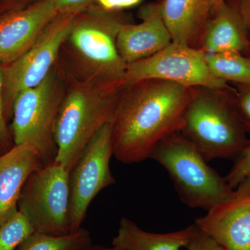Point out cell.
Segmentation results:
<instances>
[{"instance_id":"obj_9","label":"cell","mask_w":250,"mask_h":250,"mask_svg":"<svg viewBox=\"0 0 250 250\" xmlns=\"http://www.w3.org/2000/svg\"><path fill=\"white\" fill-rule=\"evenodd\" d=\"M75 20L74 14L57 15L25 53L4 66L6 121L12 117L13 105L18 94L40 84L52 72L59 49L67 40Z\"/></svg>"},{"instance_id":"obj_15","label":"cell","mask_w":250,"mask_h":250,"mask_svg":"<svg viewBox=\"0 0 250 250\" xmlns=\"http://www.w3.org/2000/svg\"><path fill=\"white\" fill-rule=\"evenodd\" d=\"M160 9L172 42L200 48L213 12L212 0H164Z\"/></svg>"},{"instance_id":"obj_1","label":"cell","mask_w":250,"mask_h":250,"mask_svg":"<svg viewBox=\"0 0 250 250\" xmlns=\"http://www.w3.org/2000/svg\"><path fill=\"white\" fill-rule=\"evenodd\" d=\"M192 88L160 80L123 88L113 118V156L133 164L149 159L163 140L180 131Z\"/></svg>"},{"instance_id":"obj_8","label":"cell","mask_w":250,"mask_h":250,"mask_svg":"<svg viewBox=\"0 0 250 250\" xmlns=\"http://www.w3.org/2000/svg\"><path fill=\"white\" fill-rule=\"evenodd\" d=\"M112 128L113 120L102 126L85 146L70 172V232L82 228L95 197L116 183L110 168L113 156Z\"/></svg>"},{"instance_id":"obj_16","label":"cell","mask_w":250,"mask_h":250,"mask_svg":"<svg viewBox=\"0 0 250 250\" xmlns=\"http://www.w3.org/2000/svg\"><path fill=\"white\" fill-rule=\"evenodd\" d=\"M214 14L206 27L200 48L207 54L248 52L250 38L236 8L225 1Z\"/></svg>"},{"instance_id":"obj_20","label":"cell","mask_w":250,"mask_h":250,"mask_svg":"<svg viewBox=\"0 0 250 250\" xmlns=\"http://www.w3.org/2000/svg\"><path fill=\"white\" fill-rule=\"evenodd\" d=\"M34 229L18 209L0 225V250H16Z\"/></svg>"},{"instance_id":"obj_25","label":"cell","mask_w":250,"mask_h":250,"mask_svg":"<svg viewBox=\"0 0 250 250\" xmlns=\"http://www.w3.org/2000/svg\"><path fill=\"white\" fill-rule=\"evenodd\" d=\"M90 1L91 0H57L56 6L59 14L75 15Z\"/></svg>"},{"instance_id":"obj_11","label":"cell","mask_w":250,"mask_h":250,"mask_svg":"<svg viewBox=\"0 0 250 250\" xmlns=\"http://www.w3.org/2000/svg\"><path fill=\"white\" fill-rule=\"evenodd\" d=\"M195 225L225 250H250V176Z\"/></svg>"},{"instance_id":"obj_22","label":"cell","mask_w":250,"mask_h":250,"mask_svg":"<svg viewBox=\"0 0 250 250\" xmlns=\"http://www.w3.org/2000/svg\"><path fill=\"white\" fill-rule=\"evenodd\" d=\"M4 89V65H0V155L14 147L12 135L6 125L5 116Z\"/></svg>"},{"instance_id":"obj_24","label":"cell","mask_w":250,"mask_h":250,"mask_svg":"<svg viewBox=\"0 0 250 250\" xmlns=\"http://www.w3.org/2000/svg\"><path fill=\"white\" fill-rule=\"evenodd\" d=\"M186 248L188 250H225L213 238L199 229L196 225Z\"/></svg>"},{"instance_id":"obj_10","label":"cell","mask_w":250,"mask_h":250,"mask_svg":"<svg viewBox=\"0 0 250 250\" xmlns=\"http://www.w3.org/2000/svg\"><path fill=\"white\" fill-rule=\"evenodd\" d=\"M121 24L106 18L75 20L67 40L95 83L123 88L127 64L117 47Z\"/></svg>"},{"instance_id":"obj_12","label":"cell","mask_w":250,"mask_h":250,"mask_svg":"<svg viewBox=\"0 0 250 250\" xmlns=\"http://www.w3.org/2000/svg\"><path fill=\"white\" fill-rule=\"evenodd\" d=\"M57 0H41L0 22V65H6L25 53L57 17Z\"/></svg>"},{"instance_id":"obj_18","label":"cell","mask_w":250,"mask_h":250,"mask_svg":"<svg viewBox=\"0 0 250 250\" xmlns=\"http://www.w3.org/2000/svg\"><path fill=\"white\" fill-rule=\"evenodd\" d=\"M210 73L233 84H250V57L239 52L207 54Z\"/></svg>"},{"instance_id":"obj_27","label":"cell","mask_w":250,"mask_h":250,"mask_svg":"<svg viewBox=\"0 0 250 250\" xmlns=\"http://www.w3.org/2000/svg\"><path fill=\"white\" fill-rule=\"evenodd\" d=\"M236 8L250 38V0H238Z\"/></svg>"},{"instance_id":"obj_28","label":"cell","mask_w":250,"mask_h":250,"mask_svg":"<svg viewBox=\"0 0 250 250\" xmlns=\"http://www.w3.org/2000/svg\"><path fill=\"white\" fill-rule=\"evenodd\" d=\"M82 250H123L116 247H106L104 246H100V245H90L89 246L86 247L84 249Z\"/></svg>"},{"instance_id":"obj_23","label":"cell","mask_w":250,"mask_h":250,"mask_svg":"<svg viewBox=\"0 0 250 250\" xmlns=\"http://www.w3.org/2000/svg\"><path fill=\"white\" fill-rule=\"evenodd\" d=\"M233 95L247 133L250 134V84H234Z\"/></svg>"},{"instance_id":"obj_13","label":"cell","mask_w":250,"mask_h":250,"mask_svg":"<svg viewBox=\"0 0 250 250\" xmlns=\"http://www.w3.org/2000/svg\"><path fill=\"white\" fill-rule=\"evenodd\" d=\"M142 22L137 24L121 23L117 36V47L126 64L152 57L172 43L160 5H149L141 14Z\"/></svg>"},{"instance_id":"obj_3","label":"cell","mask_w":250,"mask_h":250,"mask_svg":"<svg viewBox=\"0 0 250 250\" xmlns=\"http://www.w3.org/2000/svg\"><path fill=\"white\" fill-rule=\"evenodd\" d=\"M122 90L94 82L77 84L69 91L54 126V161L71 171L94 135L113 120Z\"/></svg>"},{"instance_id":"obj_30","label":"cell","mask_w":250,"mask_h":250,"mask_svg":"<svg viewBox=\"0 0 250 250\" xmlns=\"http://www.w3.org/2000/svg\"><path fill=\"white\" fill-rule=\"evenodd\" d=\"M248 52V54H249V55H248V57H250V47L249 49H248V52Z\"/></svg>"},{"instance_id":"obj_17","label":"cell","mask_w":250,"mask_h":250,"mask_svg":"<svg viewBox=\"0 0 250 250\" xmlns=\"http://www.w3.org/2000/svg\"><path fill=\"white\" fill-rule=\"evenodd\" d=\"M195 229L194 224L174 232H148L132 220L123 217L112 245L123 250H182L186 248Z\"/></svg>"},{"instance_id":"obj_4","label":"cell","mask_w":250,"mask_h":250,"mask_svg":"<svg viewBox=\"0 0 250 250\" xmlns=\"http://www.w3.org/2000/svg\"><path fill=\"white\" fill-rule=\"evenodd\" d=\"M149 159L164 167L181 201L190 208L207 211L232 193L225 177L179 132L161 141Z\"/></svg>"},{"instance_id":"obj_2","label":"cell","mask_w":250,"mask_h":250,"mask_svg":"<svg viewBox=\"0 0 250 250\" xmlns=\"http://www.w3.org/2000/svg\"><path fill=\"white\" fill-rule=\"evenodd\" d=\"M206 160L233 159L249 140L233 90L192 88L179 131Z\"/></svg>"},{"instance_id":"obj_7","label":"cell","mask_w":250,"mask_h":250,"mask_svg":"<svg viewBox=\"0 0 250 250\" xmlns=\"http://www.w3.org/2000/svg\"><path fill=\"white\" fill-rule=\"evenodd\" d=\"M61 103L55 95V77L51 72L40 84L18 94L13 105L11 133L14 144L34 145L44 166L55 160L54 131Z\"/></svg>"},{"instance_id":"obj_26","label":"cell","mask_w":250,"mask_h":250,"mask_svg":"<svg viewBox=\"0 0 250 250\" xmlns=\"http://www.w3.org/2000/svg\"><path fill=\"white\" fill-rule=\"evenodd\" d=\"M99 4L106 11H113L132 7L142 0H98Z\"/></svg>"},{"instance_id":"obj_29","label":"cell","mask_w":250,"mask_h":250,"mask_svg":"<svg viewBox=\"0 0 250 250\" xmlns=\"http://www.w3.org/2000/svg\"><path fill=\"white\" fill-rule=\"evenodd\" d=\"M225 2V0H212L213 3V13H215Z\"/></svg>"},{"instance_id":"obj_21","label":"cell","mask_w":250,"mask_h":250,"mask_svg":"<svg viewBox=\"0 0 250 250\" xmlns=\"http://www.w3.org/2000/svg\"><path fill=\"white\" fill-rule=\"evenodd\" d=\"M233 161L232 167L225 178L229 185L234 189L242 181L250 176V140Z\"/></svg>"},{"instance_id":"obj_5","label":"cell","mask_w":250,"mask_h":250,"mask_svg":"<svg viewBox=\"0 0 250 250\" xmlns=\"http://www.w3.org/2000/svg\"><path fill=\"white\" fill-rule=\"evenodd\" d=\"M70 172L53 161L31 173L23 187L18 209L34 231L60 236L70 232Z\"/></svg>"},{"instance_id":"obj_6","label":"cell","mask_w":250,"mask_h":250,"mask_svg":"<svg viewBox=\"0 0 250 250\" xmlns=\"http://www.w3.org/2000/svg\"><path fill=\"white\" fill-rule=\"evenodd\" d=\"M147 80L168 81L190 88L233 89L210 73L203 49L173 42L152 57L128 64L123 88Z\"/></svg>"},{"instance_id":"obj_19","label":"cell","mask_w":250,"mask_h":250,"mask_svg":"<svg viewBox=\"0 0 250 250\" xmlns=\"http://www.w3.org/2000/svg\"><path fill=\"white\" fill-rule=\"evenodd\" d=\"M91 244L89 231L81 228L60 236L34 231L16 250H82Z\"/></svg>"},{"instance_id":"obj_14","label":"cell","mask_w":250,"mask_h":250,"mask_svg":"<svg viewBox=\"0 0 250 250\" xmlns=\"http://www.w3.org/2000/svg\"><path fill=\"white\" fill-rule=\"evenodd\" d=\"M42 166L40 153L30 143L14 145L0 155V225L18 210L24 184Z\"/></svg>"}]
</instances>
